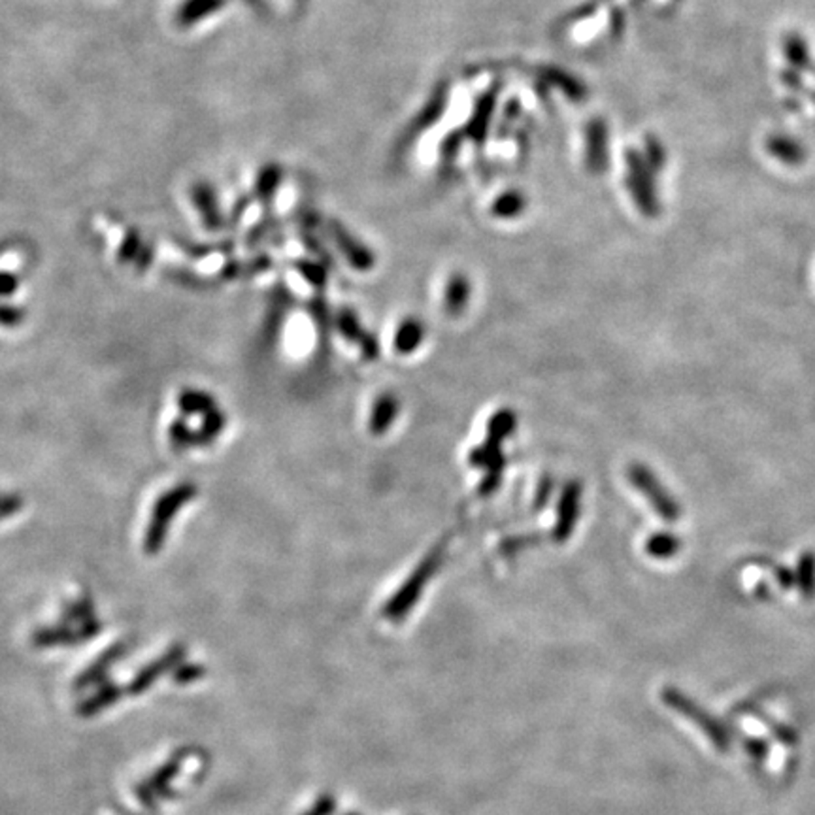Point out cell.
I'll list each match as a JSON object with an SVG mask.
<instances>
[{"label": "cell", "mask_w": 815, "mask_h": 815, "mask_svg": "<svg viewBox=\"0 0 815 815\" xmlns=\"http://www.w3.org/2000/svg\"><path fill=\"white\" fill-rule=\"evenodd\" d=\"M628 478H631L633 485H636L640 491L647 497V500L654 504V508L659 511L661 518L676 519V516H678L676 504L670 500V497L666 495L661 483L645 467H642V464H631V469H628Z\"/></svg>", "instance_id": "cell-1"}, {"label": "cell", "mask_w": 815, "mask_h": 815, "mask_svg": "<svg viewBox=\"0 0 815 815\" xmlns=\"http://www.w3.org/2000/svg\"><path fill=\"white\" fill-rule=\"evenodd\" d=\"M670 701H672L674 706H678L687 717L696 721V725L708 734V738L712 740V743L719 752H727L731 748V738H729L727 731L721 727V723H719L717 719H713L712 715L704 713L701 708L693 706L689 701H685V698L680 696V694H672Z\"/></svg>", "instance_id": "cell-2"}, {"label": "cell", "mask_w": 815, "mask_h": 815, "mask_svg": "<svg viewBox=\"0 0 815 815\" xmlns=\"http://www.w3.org/2000/svg\"><path fill=\"white\" fill-rule=\"evenodd\" d=\"M579 502H581V487L577 481H570L558 500V514H557V525H555V537L558 540H565L570 537L572 529L576 527V521L579 518Z\"/></svg>", "instance_id": "cell-3"}, {"label": "cell", "mask_w": 815, "mask_h": 815, "mask_svg": "<svg viewBox=\"0 0 815 815\" xmlns=\"http://www.w3.org/2000/svg\"><path fill=\"white\" fill-rule=\"evenodd\" d=\"M227 0H183L176 10V23L179 27H193L223 10Z\"/></svg>", "instance_id": "cell-4"}, {"label": "cell", "mask_w": 815, "mask_h": 815, "mask_svg": "<svg viewBox=\"0 0 815 815\" xmlns=\"http://www.w3.org/2000/svg\"><path fill=\"white\" fill-rule=\"evenodd\" d=\"M401 410L399 399L394 394H382V397L374 403L370 413V429L374 434H383L389 431V427L394 423Z\"/></svg>", "instance_id": "cell-5"}, {"label": "cell", "mask_w": 815, "mask_h": 815, "mask_svg": "<svg viewBox=\"0 0 815 815\" xmlns=\"http://www.w3.org/2000/svg\"><path fill=\"white\" fill-rule=\"evenodd\" d=\"M423 340H425L423 323L419 319L410 317L401 323L397 336H394V347H397L399 354L408 355V354H413Z\"/></svg>", "instance_id": "cell-6"}, {"label": "cell", "mask_w": 815, "mask_h": 815, "mask_svg": "<svg viewBox=\"0 0 815 815\" xmlns=\"http://www.w3.org/2000/svg\"><path fill=\"white\" fill-rule=\"evenodd\" d=\"M471 300V282L464 276H453L446 287V310L455 315L467 308Z\"/></svg>", "instance_id": "cell-7"}, {"label": "cell", "mask_w": 815, "mask_h": 815, "mask_svg": "<svg viewBox=\"0 0 815 815\" xmlns=\"http://www.w3.org/2000/svg\"><path fill=\"white\" fill-rule=\"evenodd\" d=\"M335 235L338 238V244H340L342 251L347 255L349 261H352L354 267L366 270V268H370L372 265H374V259H372V253L364 246L357 244V240H354L352 237L345 235V232L338 225H335Z\"/></svg>", "instance_id": "cell-8"}, {"label": "cell", "mask_w": 815, "mask_h": 815, "mask_svg": "<svg viewBox=\"0 0 815 815\" xmlns=\"http://www.w3.org/2000/svg\"><path fill=\"white\" fill-rule=\"evenodd\" d=\"M193 200L202 209V216L208 223H218V206H216V195L214 189L208 183H197L193 188Z\"/></svg>", "instance_id": "cell-9"}, {"label": "cell", "mask_w": 815, "mask_h": 815, "mask_svg": "<svg viewBox=\"0 0 815 815\" xmlns=\"http://www.w3.org/2000/svg\"><path fill=\"white\" fill-rule=\"evenodd\" d=\"M591 148H589V160L593 169H602V160L606 162V129L602 127V123H593L591 127Z\"/></svg>", "instance_id": "cell-10"}, {"label": "cell", "mask_w": 815, "mask_h": 815, "mask_svg": "<svg viewBox=\"0 0 815 815\" xmlns=\"http://www.w3.org/2000/svg\"><path fill=\"white\" fill-rule=\"evenodd\" d=\"M279 181H282V169L272 162V165H265V169L259 172L255 189H257L261 199H270V195H274V191L277 189Z\"/></svg>", "instance_id": "cell-11"}, {"label": "cell", "mask_w": 815, "mask_h": 815, "mask_svg": "<svg viewBox=\"0 0 815 815\" xmlns=\"http://www.w3.org/2000/svg\"><path fill=\"white\" fill-rule=\"evenodd\" d=\"M514 429H516V415L511 413L509 410H502V412H497L493 415L491 422H489V431L487 432H489V438H491V440L502 441Z\"/></svg>", "instance_id": "cell-12"}, {"label": "cell", "mask_w": 815, "mask_h": 815, "mask_svg": "<svg viewBox=\"0 0 815 815\" xmlns=\"http://www.w3.org/2000/svg\"><path fill=\"white\" fill-rule=\"evenodd\" d=\"M523 206H525V199L519 193H506L495 202L493 214L499 218H516L521 214Z\"/></svg>", "instance_id": "cell-13"}, {"label": "cell", "mask_w": 815, "mask_h": 815, "mask_svg": "<svg viewBox=\"0 0 815 815\" xmlns=\"http://www.w3.org/2000/svg\"><path fill=\"white\" fill-rule=\"evenodd\" d=\"M647 549L654 553V555H659V557H666V555H670L674 549H676V540H674L672 537H668V534H661V537H655L654 540L649 542V546H647Z\"/></svg>", "instance_id": "cell-14"}, {"label": "cell", "mask_w": 815, "mask_h": 815, "mask_svg": "<svg viewBox=\"0 0 815 815\" xmlns=\"http://www.w3.org/2000/svg\"><path fill=\"white\" fill-rule=\"evenodd\" d=\"M743 746H746L748 753H750L755 761H764L766 755H768V752H771V743H768V742L762 740V738H753V736H750V738H746V742H743Z\"/></svg>", "instance_id": "cell-15"}]
</instances>
